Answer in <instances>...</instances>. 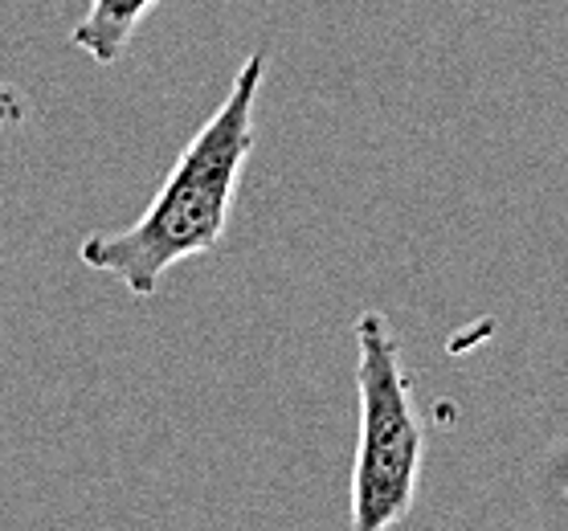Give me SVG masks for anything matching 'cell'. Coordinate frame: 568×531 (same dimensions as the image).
Returning a JSON list of instances; mask_svg holds the SVG:
<instances>
[{"instance_id": "obj_1", "label": "cell", "mask_w": 568, "mask_h": 531, "mask_svg": "<svg viewBox=\"0 0 568 531\" xmlns=\"http://www.w3.org/2000/svg\"><path fill=\"white\" fill-rule=\"evenodd\" d=\"M266 82V53L254 50L237 65L230 94L201 123L193 140L172 164L169 181L160 184L143 217L115 234H87L78 258L91 270L111 274L131 295L148 303L160 283L181 262L213 254L225 237L233 196L254 152V106Z\"/></svg>"}, {"instance_id": "obj_2", "label": "cell", "mask_w": 568, "mask_h": 531, "mask_svg": "<svg viewBox=\"0 0 568 531\" xmlns=\"http://www.w3.org/2000/svg\"><path fill=\"white\" fill-rule=\"evenodd\" d=\"M356 392L361 441L352 462V528L385 531L414 511L426 458V421L417 417L414 380L381 312H364L356 319Z\"/></svg>"}, {"instance_id": "obj_3", "label": "cell", "mask_w": 568, "mask_h": 531, "mask_svg": "<svg viewBox=\"0 0 568 531\" xmlns=\"http://www.w3.org/2000/svg\"><path fill=\"white\" fill-rule=\"evenodd\" d=\"M155 4L160 0H91L87 17L70 29V45L99 65H115L135 41L143 21L155 13Z\"/></svg>"}, {"instance_id": "obj_4", "label": "cell", "mask_w": 568, "mask_h": 531, "mask_svg": "<svg viewBox=\"0 0 568 531\" xmlns=\"http://www.w3.org/2000/svg\"><path fill=\"white\" fill-rule=\"evenodd\" d=\"M26 123V94L13 82H0V131Z\"/></svg>"}]
</instances>
